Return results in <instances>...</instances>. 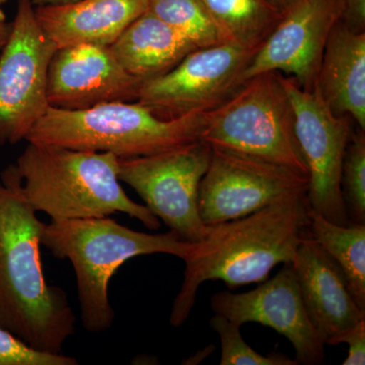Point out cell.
I'll use <instances>...</instances> for the list:
<instances>
[{"instance_id":"2","label":"cell","mask_w":365,"mask_h":365,"mask_svg":"<svg viewBox=\"0 0 365 365\" xmlns=\"http://www.w3.org/2000/svg\"><path fill=\"white\" fill-rule=\"evenodd\" d=\"M307 196L294 197L215 225L191 242L184 262V280L173 302L170 323L182 326L206 281H222L230 289L262 283L279 264L294 261L309 235Z\"/></svg>"},{"instance_id":"20","label":"cell","mask_w":365,"mask_h":365,"mask_svg":"<svg viewBox=\"0 0 365 365\" xmlns=\"http://www.w3.org/2000/svg\"><path fill=\"white\" fill-rule=\"evenodd\" d=\"M309 232L344 273L353 299L365 311V223L341 225L311 207Z\"/></svg>"},{"instance_id":"14","label":"cell","mask_w":365,"mask_h":365,"mask_svg":"<svg viewBox=\"0 0 365 365\" xmlns=\"http://www.w3.org/2000/svg\"><path fill=\"white\" fill-rule=\"evenodd\" d=\"M143 81L125 71L110 47L79 44L55 52L48 74L50 107L78 111L113 102H136Z\"/></svg>"},{"instance_id":"24","label":"cell","mask_w":365,"mask_h":365,"mask_svg":"<svg viewBox=\"0 0 365 365\" xmlns=\"http://www.w3.org/2000/svg\"><path fill=\"white\" fill-rule=\"evenodd\" d=\"M78 360L64 354L34 350L0 326V365H76Z\"/></svg>"},{"instance_id":"17","label":"cell","mask_w":365,"mask_h":365,"mask_svg":"<svg viewBox=\"0 0 365 365\" xmlns=\"http://www.w3.org/2000/svg\"><path fill=\"white\" fill-rule=\"evenodd\" d=\"M316 88L331 111L365 130V31L340 21L327 41Z\"/></svg>"},{"instance_id":"13","label":"cell","mask_w":365,"mask_h":365,"mask_svg":"<svg viewBox=\"0 0 365 365\" xmlns=\"http://www.w3.org/2000/svg\"><path fill=\"white\" fill-rule=\"evenodd\" d=\"M342 0H297L255 54L245 81L277 71L292 76L304 90L316 88L324 49L334 26L342 20Z\"/></svg>"},{"instance_id":"8","label":"cell","mask_w":365,"mask_h":365,"mask_svg":"<svg viewBox=\"0 0 365 365\" xmlns=\"http://www.w3.org/2000/svg\"><path fill=\"white\" fill-rule=\"evenodd\" d=\"M211 150L199 140L157 155L120 158L119 180L182 241L198 242L209 227L199 215L198 197Z\"/></svg>"},{"instance_id":"10","label":"cell","mask_w":365,"mask_h":365,"mask_svg":"<svg viewBox=\"0 0 365 365\" xmlns=\"http://www.w3.org/2000/svg\"><path fill=\"white\" fill-rule=\"evenodd\" d=\"M283 83L294 108L297 140L309 170V207L329 222L349 225L341 174L353 120L334 114L316 88L304 90L287 76H283Z\"/></svg>"},{"instance_id":"31","label":"cell","mask_w":365,"mask_h":365,"mask_svg":"<svg viewBox=\"0 0 365 365\" xmlns=\"http://www.w3.org/2000/svg\"><path fill=\"white\" fill-rule=\"evenodd\" d=\"M7 1H9V0H0V6H2V4H6Z\"/></svg>"},{"instance_id":"12","label":"cell","mask_w":365,"mask_h":365,"mask_svg":"<svg viewBox=\"0 0 365 365\" xmlns=\"http://www.w3.org/2000/svg\"><path fill=\"white\" fill-rule=\"evenodd\" d=\"M211 309L241 326L259 323L274 329L294 346L299 364H321L325 360V341L307 314L292 264H284L256 289L213 294Z\"/></svg>"},{"instance_id":"16","label":"cell","mask_w":365,"mask_h":365,"mask_svg":"<svg viewBox=\"0 0 365 365\" xmlns=\"http://www.w3.org/2000/svg\"><path fill=\"white\" fill-rule=\"evenodd\" d=\"M148 0H76L35 7L36 18L57 49L79 44L110 47Z\"/></svg>"},{"instance_id":"5","label":"cell","mask_w":365,"mask_h":365,"mask_svg":"<svg viewBox=\"0 0 365 365\" xmlns=\"http://www.w3.org/2000/svg\"><path fill=\"white\" fill-rule=\"evenodd\" d=\"M205 113L163 119L139 102H113L69 111L50 107L28 143L71 150L146 157L202 140Z\"/></svg>"},{"instance_id":"21","label":"cell","mask_w":365,"mask_h":365,"mask_svg":"<svg viewBox=\"0 0 365 365\" xmlns=\"http://www.w3.org/2000/svg\"><path fill=\"white\" fill-rule=\"evenodd\" d=\"M148 11L196 49L227 44L201 0H148Z\"/></svg>"},{"instance_id":"30","label":"cell","mask_w":365,"mask_h":365,"mask_svg":"<svg viewBox=\"0 0 365 365\" xmlns=\"http://www.w3.org/2000/svg\"><path fill=\"white\" fill-rule=\"evenodd\" d=\"M0 20H6V14H4V9H2L1 6H0Z\"/></svg>"},{"instance_id":"22","label":"cell","mask_w":365,"mask_h":365,"mask_svg":"<svg viewBox=\"0 0 365 365\" xmlns=\"http://www.w3.org/2000/svg\"><path fill=\"white\" fill-rule=\"evenodd\" d=\"M341 190L350 222L365 223V135L353 132L343 162Z\"/></svg>"},{"instance_id":"6","label":"cell","mask_w":365,"mask_h":365,"mask_svg":"<svg viewBox=\"0 0 365 365\" xmlns=\"http://www.w3.org/2000/svg\"><path fill=\"white\" fill-rule=\"evenodd\" d=\"M202 140L211 148L260 158L309 177L280 72L247 79L222 105L205 113Z\"/></svg>"},{"instance_id":"19","label":"cell","mask_w":365,"mask_h":365,"mask_svg":"<svg viewBox=\"0 0 365 365\" xmlns=\"http://www.w3.org/2000/svg\"><path fill=\"white\" fill-rule=\"evenodd\" d=\"M228 44L258 52L284 11L271 0H201Z\"/></svg>"},{"instance_id":"18","label":"cell","mask_w":365,"mask_h":365,"mask_svg":"<svg viewBox=\"0 0 365 365\" xmlns=\"http://www.w3.org/2000/svg\"><path fill=\"white\" fill-rule=\"evenodd\" d=\"M110 50L125 71L145 83L165 76L196 48L148 9Z\"/></svg>"},{"instance_id":"1","label":"cell","mask_w":365,"mask_h":365,"mask_svg":"<svg viewBox=\"0 0 365 365\" xmlns=\"http://www.w3.org/2000/svg\"><path fill=\"white\" fill-rule=\"evenodd\" d=\"M11 165L0 177V326L37 351L64 354L76 316L63 289L50 287L40 256L41 222Z\"/></svg>"},{"instance_id":"4","label":"cell","mask_w":365,"mask_h":365,"mask_svg":"<svg viewBox=\"0 0 365 365\" xmlns=\"http://www.w3.org/2000/svg\"><path fill=\"white\" fill-rule=\"evenodd\" d=\"M41 245L56 258L71 261L76 276L81 324L91 333L105 332L115 321L109 284L118 269L132 258L168 254L184 260L191 242L176 232H137L105 217L51 220L44 225Z\"/></svg>"},{"instance_id":"28","label":"cell","mask_w":365,"mask_h":365,"mask_svg":"<svg viewBox=\"0 0 365 365\" xmlns=\"http://www.w3.org/2000/svg\"><path fill=\"white\" fill-rule=\"evenodd\" d=\"M76 0H32L34 6H45V4H66Z\"/></svg>"},{"instance_id":"3","label":"cell","mask_w":365,"mask_h":365,"mask_svg":"<svg viewBox=\"0 0 365 365\" xmlns=\"http://www.w3.org/2000/svg\"><path fill=\"white\" fill-rule=\"evenodd\" d=\"M119 160L112 153L71 150L28 143L14 169L36 212L51 220L105 217L122 212L157 230L160 220L125 193Z\"/></svg>"},{"instance_id":"15","label":"cell","mask_w":365,"mask_h":365,"mask_svg":"<svg viewBox=\"0 0 365 365\" xmlns=\"http://www.w3.org/2000/svg\"><path fill=\"white\" fill-rule=\"evenodd\" d=\"M307 314L324 341L365 319L338 264L311 232L292 262Z\"/></svg>"},{"instance_id":"25","label":"cell","mask_w":365,"mask_h":365,"mask_svg":"<svg viewBox=\"0 0 365 365\" xmlns=\"http://www.w3.org/2000/svg\"><path fill=\"white\" fill-rule=\"evenodd\" d=\"M342 343L349 345L348 356L343 361V365L365 364V319L341 331L326 341V345L335 346Z\"/></svg>"},{"instance_id":"23","label":"cell","mask_w":365,"mask_h":365,"mask_svg":"<svg viewBox=\"0 0 365 365\" xmlns=\"http://www.w3.org/2000/svg\"><path fill=\"white\" fill-rule=\"evenodd\" d=\"M211 328L218 333L222 343V365H297V360L282 353H272L264 356L255 351L242 339L241 325L222 314H215L210 319Z\"/></svg>"},{"instance_id":"29","label":"cell","mask_w":365,"mask_h":365,"mask_svg":"<svg viewBox=\"0 0 365 365\" xmlns=\"http://www.w3.org/2000/svg\"><path fill=\"white\" fill-rule=\"evenodd\" d=\"M271 1H272L278 9H280L281 11H284L288 7L295 4L297 0H271Z\"/></svg>"},{"instance_id":"26","label":"cell","mask_w":365,"mask_h":365,"mask_svg":"<svg viewBox=\"0 0 365 365\" xmlns=\"http://www.w3.org/2000/svg\"><path fill=\"white\" fill-rule=\"evenodd\" d=\"M344 6L342 21L350 28L365 31V0H342Z\"/></svg>"},{"instance_id":"27","label":"cell","mask_w":365,"mask_h":365,"mask_svg":"<svg viewBox=\"0 0 365 365\" xmlns=\"http://www.w3.org/2000/svg\"><path fill=\"white\" fill-rule=\"evenodd\" d=\"M11 23H7L6 20H0V53L4 49L7 39H9V33H11Z\"/></svg>"},{"instance_id":"7","label":"cell","mask_w":365,"mask_h":365,"mask_svg":"<svg viewBox=\"0 0 365 365\" xmlns=\"http://www.w3.org/2000/svg\"><path fill=\"white\" fill-rule=\"evenodd\" d=\"M56 51L38 23L32 0H20L0 53V144L26 140L49 109L48 74Z\"/></svg>"},{"instance_id":"9","label":"cell","mask_w":365,"mask_h":365,"mask_svg":"<svg viewBox=\"0 0 365 365\" xmlns=\"http://www.w3.org/2000/svg\"><path fill=\"white\" fill-rule=\"evenodd\" d=\"M211 150L199 188L198 211L204 225L237 220L272 204L307 196L309 177L260 158Z\"/></svg>"},{"instance_id":"11","label":"cell","mask_w":365,"mask_h":365,"mask_svg":"<svg viewBox=\"0 0 365 365\" xmlns=\"http://www.w3.org/2000/svg\"><path fill=\"white\" fill-rule=\"evenodd\" d=\"M255 54L228 43L194 50L165 76L143 83L137 102L163 119L211 111L246 81Z\"/></svg>"}]
</instances>
